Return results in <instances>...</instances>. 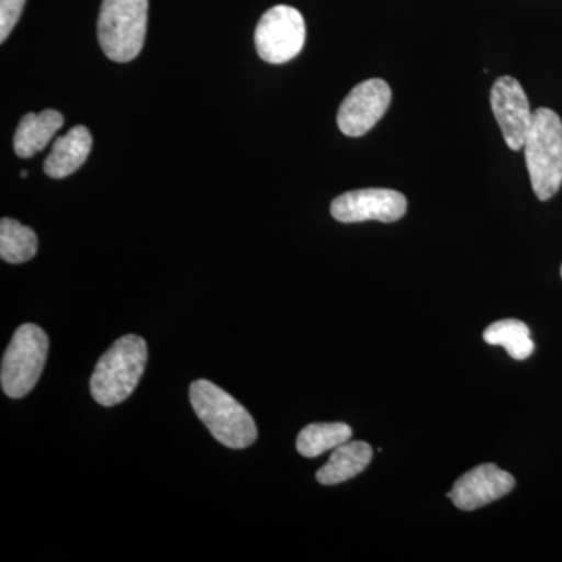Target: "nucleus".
Instances as JSON below:
<instances>
[{"instance_id": "39448f33", "label": "nucleus", "mask_w": 562, "mask_h": 562, "mask_svg": "<svg viewBox=\"0 0 562 562\" xmlns=\"http://www.w3.org/2000/svg\"><path fill=\"white\" fill-rule=\"evenodd\" d=\"M49 351V338L35 324H24L14 331L3 355L0 384L11 398H22L38 383Z\"/></svg>"}, {"instance_id": "f8f14e48", "label": "nucleus", "mask_w": 562, "mask_h": 562, "mask_svg": "<svg viewBox=\"0 0 562 562\" xmlns=\"http://www.w3.org/2000/svg\"><path fill=\"white\" fill-rule=\"evenodd\" d=\"M372 447L364 441H347L333 450L330 460L316 473L317 482L324 486H335L349 482L364 472L371 464Z\"/></svg>"}, {"instance_id": "0eeeda50", "label": "nucleus", "mask_w": 562, "mask_h": 562, "mask_svg": "<svg viewBox=\"0 0 562 562\" xmlns=\"http://www.w3.org/2000/svg\"><path fill=\"white\" fill-rule=\"evenodd\" d=\"M408 202L402 192L368 188L349 191L331 202V216L344 224L380 221L395 222L405 216Z\"/></svg>"}, {"instance_id": "20e7f679", "label": "nucleus", "mask_w": 562, "mask_h": 562, "mask_svg": "<svg viewBox=\"0 0 562 562\" xmlns=\"http://www.w3.org/2000/svg\"><path fill=\"white\" fill-rule=\"evenodd\" d=\"M149 0H103L98 21L99 43L110 60L128 63L143 50Z\"/></svg>"}, {"instance_id": "9b49d317", "label": "nucleus", "mask_w": 562, "mask_h": 562, "mask_svg": "<svg viewBox=\"0 0 562 562\" xmlns=\"http://www.w3.org/2000/svg\"><path fill=\"white\" fill-rule=\"evenodd\" d=\"M92 149V136L83 125L70 128L55 140L49 157L44 161V172L52 179H65L87 161Z\"/></svg>"}, {"instance_id": "7ed1b4c3", "label": "nucleus", "mask_w": 562, "mask_h": 562, "mask_svg": "<svg viewBox=\"0 0 562 562\" xmlns=\"http://www.w3.org/2000/svg\"><path fill=\"white\" fill-rule=\"evenodd\" d=\"M524 151L532 191L539 201H549L562 184V121L553 110L532 113Z\"/></svg>"}, {"instance_id": "f257e3e1", "label": "nucleus", "mask_w": 562, "mask_h": 562, "mask_svg": "<svg viewBox=\"0 0 562 562\" xmlns=\"http://www.w3.org/2000/svg\"><path fill=\"white\" fill-rule=\"evenodd\" d=\"M190 401L199 419L222 446L241 450L257 441L258 430L254 417L246 408L209 380L191 384Z\"/></svg>"}, {"instance_id": "1a4fd4ad", "label": "nucleus", "mask_w": 562, "mask_h": 562, "mask_svg": "<svg viewBox=\"0 0 562 562\" xmlns=\"http://www.w3.org/2000/svg\"><path fill=\"white\" fill-rule=\"evenodd\" d=\"M491 106L506 146L514 151L524 149L532 124V113L519 81L508 76L495 81L491 91Z\"/></svg>"}, {"instance_id": "ddd939ff", "label": "nucleus", "mask_w": 562, "mask_h": 562, "mask_svg": "<svg viewBox=\"0 0 562 562\" xmlns=\"http://www.w3.org/2000/svg\"><path fill=\"white\" fill-rule=\"evenodd\" d=\"M63 124H65V117L55 110H44L40 114H25L14 133V151L18 157L31 158L38 154L57 135Z\"/></svg>"}, {"instance_id": "2eb2a0df", "label": "nucleus", "mask_w": 562, "mask_h": 562, "mask_svg": "<svg viewBox=\"0 0 562 562\" xmlns=\"http://www.w3.org/2000/svg\"><path fill=\"white\" fill-rule=\"evenodd\" d=\"M350 425L342 422H333V424H312L303 428L297 438V450L302 457L317 458L325 452L335 450L341 443L350 441Z\"/></svg>"}, {"instance_id": "6ab92c4d", "label": "nucleus", "mask_w": 562, "mask_h": 562, "mask_svg": "<svg viewBox=\"0 0 562 562\" xmlns=\"http://www.w3.org/2000/svg\"><path fill=\"white\" fill-rule=\"evenodd\" d=\"M561 277H562V268H561Z\"/></svg>"}, {"instance_id": "a211bd4d", "label": "nucleus", "mask_w": 562, "mask_h": 562, "mask_svg": "<svg viewBox=\"0 0 562 562\" xmlns=\"http://www.w3.org/2000/svg\"><path fill=\"white\" fill-rule=\"evenodd\" d=\"M21 176L24 177V179H25V177H27V171H22Z\"/></svg>"}, {"instance_id": "4468645a", "label": "nucleus", "mask_w": 562, "mask_h": 562, "mask_svg": "<svg viewBox=\"0 0 562 562\" xmlns=\"http://www.w3.org/2000/svg\"><path fill=\"white\" fill-rule=\"evenodd\" d=\"M483 339L490 346H502L514 360L522 361L531 357L535 342L530 328L522 321L503 319L490 325L483 333Z\"/></svg>"}, {"instance_id": "f3484780", "label": "nucleus", "mask_w": 562, "mask_h": 562, "mask_svg": "<svg viewBox=\"0 0 562 562\" xmlns=\"http://www.w3.org/2000/svg\"><path fill=\"white\" fill-rule=\"evenodd\" d=\"M27 0H0V43L9 38Z\"/></svg>"}, {"instance_id": "f03ea898", "label": "nucleus", "mask_w": 562, "mask_h": 562, "mask_svg": "<svg viewBox=\"0 0 562 562\" xmlns=\"http://www.w3.org/2000/svg\"><path fill=\"white\" fill-rule=\"evenodd\" d=\"M147 362V344L140 336L125 335L103 353L91 376V395L99 405L127 401L138 386Z\"/></svg>"}, {"instance_id": "423d86ee", "label": "nucleus", "mask_w": 562, "mask_h": 562, "mask_svg": "<svg viewBox=\"0 0 562 562\" xmlns=\"http://www.w3.org/2000/svg\"><path fill=\"white\" fill-rule=\"evenodd\" d=\"M305 38L306 27L301 11L288 5L266 11L255 31L258 55L271 65H283L297 57Z\"/></svg>"}, {"instance_id": "dca6fc26", "label": "nucleus", "mask_w": 562, "mask_h": 562, "mask_svg": "<svg viewBox=\"0 0 562 562\" xmlns=\"http://www.w3.org/2000/svg\"><path fill=\"white\" fill-rule=\"evenodd\" d=\"M38 251V236L20 222L3 217L0 221V257L10 265L32 260Z\"/></svg>"}, {"instance_id": "9d476101", "label": "nucleus", "mask_w": 562, "mask_h": 562, "mask_svg": "<svg viewBox=\"0 0 562 562\" xmlns=\"http://www.w3.org/2000/svg\"><path fill=\"white\" fill-rule=\"evenodd\" d=\"M514 486L516 480L512 473L502 471L495 464H482L460 476L447 497L462 512H473L501 501Z\"/></svg>"}, {"instance_id": "6e6552de", "label": "nucleus", "mask_w": 562, "mask_h": 562, "mask_svg": "<svg viewBox=\"0 0 562 562\" xmlns=\"http://www.w3.org/2000/svg\"><path fill=\"white\" fill-rule=\"evenodd\" d=\"M392 92L382 79L362 81L344 99L338 111V127L344 135L357 138L366 135L390 109Z\"/></svg>"}]
</instances>
